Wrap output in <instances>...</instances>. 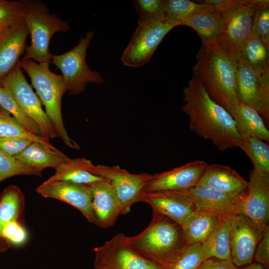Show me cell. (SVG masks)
<instances>
[{
	"mask_svg": "<svg viewBox=\"0 0 269 269\" xmlns=\"http://www.w3.org/2000/svg\"><path fill=\"white\" fill-rule=\"evenodd\" d=\"M183 92L182 111L189 118L191 131L221 151L238 147L242 137L236 121L209 96L200 80L193 75Z\"/></svg>",
	"mask_w": 269,
	"mask_h": 269,
	"instance_id": "obj_1",
	"label": "cell"
},
{
	"mask_svg": "<svg viewBox=\"0 0 269 269\" xmlns=\"http://www.w3.org/2000/svg\"><path fill=\"white\" fill-rule=\"evenodd\" d=\"M193 68L209 96L234 118L238 111L236 63L218 42L203 44Z\"/></svg>",
	"mask_w": 269,
	"mask_h": 269,
	"instance_id": "obj_2",
	"label": "cell"
},
{
	"mask_svg": "<svg viewBox=\"0 0 269 269\" xmlns=\"http://www.w3.org/2000/svg\"><path fill=\"white\" fill-rule=\"evenodd\" d=\"M127 239L134 250L163 269L187 245L179 224L153 211L147 227L136 236L127 237Z\"/></svg>",
	"mask_w": 269,
	"mask_h": 269,
	"instance_id": "obj_3",
	"label": "cell"
},
{
	"mask_svg": "<svg viewBox=\"0 0 269 269\" xmlns=\"http://www.w3.org/2000/svg\"><path fill=\"white\" fill-rule=\"evenodd\" d=\"M19 64L30 77L58 137L68 147L79 149V144L68 135L63 121L62 99L67 89L62 75L53 73L48 63H37L32 59L23 58Z\"/></svg>",
	"mask_w": 269,
	"mask_h": 269,
	"instance_id": "obj_4",
	"label": "cell"
},
{
	"mask_svg": "<svg viewBox=\"0 0 269 269\" xmlns=\"http://www.w3.org/2000/svg\"><path fill=\"white\" fill-rule=\"evenodd\" d=\"M22 17L25 21L31 43L25 49L23 57L38 63L51 62L52 55L49 46L52 36L56 32H66L70 28L67 21L55 13H50L47 5L36 0H24Z\"/></svg>",
	"mask_w": 269,
	"mask_h": 269,
	"instance_id": "obj_5",
	"label": "cell"
},
{
	"mask_svg": "<svg viewBox=\"0 0 269 269\" xmlns=\"http://www.w3.org/2000/svg\"><path fill=\"white\" fill-rule=\"evenodd\" d=\"M94 35L93 31H89L78 44L69 51L60 55H52L51 63L61 71L67 92L70 95L83 93L89 83L103 82L102 75L92 70L86 61L87 48Z\"/></svg>",
	"mask_w": 269,
	"mask_h": 269,
	"instance_id": "obj_6",
	"label": "cell"
},
{
	"mask_svg": "<svg viewBox=\"0 0 269 269\" xmlns=\"http://www.w3.org/2000/svg\"><path fill=\"white\" fill-rule=\"evenodd\" d=\"M256 9L239 0L234 6L222 12V23L218 43L235 62L244 57L245 46L251 36Z\"/></svg>",
	"mask_w": 269,
	"mask_h": 269,
	"instance_id": "obj_7",
	"label": "cell"
},
{
	"mask_svg": "<svg viewBox=\"0 0 269 269\" xmlns=\"http://www.w3.org/2000/svg\"><path fill=\"white\" fill-rule=\"evenodd\" d=\"M0 86L9 93L24 113L38 125L43 136L49 139L58 137L53 125L42 108L39 97L23 74L19 62L0 80Z\"/></svg>",
	"mask_w": 269,
	"mask_h": 269,
	"instance_id": "obj_8",
	"label": "cell"
},
{
	"mask_svg": "<svg viewBox=\"0 0 269 269\" xmlns=\"http://www.w3.org/2000/svg\"><path fill=\"white\" fill-rule=\"evenodd\" d=\"M89 171L111 184L119 201L121 215L127 214L134 203L140 202L144 187L152 175L146 172L131 173L118 165H95L93 163Z\"/></svg>",
	"mask_w": 269,
	"mask_h": 269,
	"instance_id": "obj_9",
	"label": "cell"
},
{
	"mask_svg": "<svg viewBox=\"0 0 269 269\" xmlns=\"http://www.w3.org/2000/svg\"><path fill=\"white\" fill-rule=\"evenodd\" d=\"M174 27L163 21H138L121 57L124 65L139 67L146 64L165 35Z\"/></svg>",
	"mask_w": 269,
	"mask_h": 269,
	"instance_id": "obj_10",
	"label": "cell"
},
{
	"mask_svg": "<svg viewBox=\"0 0 269 269\" xmlns=\"http://www.w3.org/2000/svg\"><path fill=\"white\" fill-rule=\"evenodd\" d=\"M94 251L96 269H163L134 250L122 233L116 235Z\"/></svg>",
	"mask_w": 269,
	"mask_h": 269,
	"instance_id": "obj_11",
	"label": "cell"
},
{
	"mask_svg": "<svg viewBox=\"0 0 269 269\" xmlns=\"http://www.w3.org/2000/svg\"><path fill=\"white\" fill-rule=\"evenodd\" d=\"M266 227L243 214L236 215L230 231V248L231 259L238 268L252 263Z\"/></svg>",
	"mask_w": 269,
	"mask_h": 269,
	"instance_id": "obj_12",
	"label": "cell"
},
{
	"mask_svg": "<svg viewBox=\"0 0 269 269\" xmlns=\"http://www.w3.org/2000/svg\"><path fill=\"white\" fill-rule=\"evenodd\" d=\"M245 194L239 207L243 214L258 224L266 227L269 220V175L251 170Z\"/></svg>",
	"mask_w": 269,
	"mask_h": 269,
	"instance_id": "obj_13",
	"label": "cell"
},
{
	"mask_svg": "<svg viewBox=\"0 0 269 269\" xmlns=\"http://www.w3.org/2000/svg\"><path fill=\"white\" fill-rule=\"evenodd\" d=\"M45 198L64 202L80 211L88 221L95 224L92 209V194L88 185L67 181H45L36 189Z\"/></svg>",
	"mask_w": 269,
	"mask_h": 269,
	"instance_id": "obj_14",
	"label": "cell"
},
{
	"mask_svg": "<svg viewBox=\"0 0 269 269\" xmlns=\"http://www.w3.org/2000/svg\"><path fill=\"white\" fill-rule=\"evenodd\" d=\"M208 165L205 161L196 160L172 169L152 175L143 191H180L188 189L197 184Z\"/></svg>",
	"mask_w": 269,
	"mask_h": 269,
	"instance_id": "obj_15",
	"label": "cell"
},
{
	"mask_svg": "<svg viewBox=\"0 0 269 269\" xmlns=\"http://www.w3.org/2000/svg\"><path fill=\"white\" fill-rule=\"evenodd\" d=\"M194 205L196 210L208 212L219 217L238 214L242 198L227 194L218 190L201 185L179 191Z\"/></svg>",
	"mask_w": 269,
	"mask_h": 269,
	"instance_id": "obj_16",
	"label": "cell"
},
{
	"mask_svg": "<svg viewBox=\"0 0 269 269\" xmlns=\"http://www.w3.org/2000/svg\"><path fill=\"white\" fill-rule=\"evenodd\" d=\"M237 93L240 102L255 108L269 124V100L265 97L260 82L245 58L235 62Z\"/></svg>",
	"mask_w": 269,
	"mask_h": 269,
	"instance_id": "obj_17",
	"label": "cell"
},
{
	"mask_svg": "<svg viewBox=\"0 0 269 269\" xmlns=\"http://www.w3.org/2000/svg\"><path fill=\"white\" fill-rule=\"evenodd\" d=\"M140 202L147 203L153 212L164 215L180 225L196 210L193 203L185 195L177 191H143Z\"/></svg>",
	"mask_w": 269,
	"mask_h": 269,
	"instance_id": "obj_18",
	"label": "cell"
},
{
	"mask_svg": "<svg viewBox=\"0 0 269 269\" xmlns=\"http://www.w3.org/2000/svg\"><path fill=\"white\" fill-rule=\"evenodd\" d=\"M88 185L92 191L95 224L102 228L112 226L121 215L120 204L113 187L104 178Z\"/></svg>",
	"mask_w": 269,
	"mask_h": 269,
	"instance_id": "obj_19",
	"label": "cell"
},
{
	"mask_svg": "<svg viewBox=\"0 0 269 269\" xmlns=\"http://www.w3.org/2000/svg\"><path fill=\"white\" fill-rule=\"evenodd\" d=\"M29 31L22 17L11 25L0 38V80L18 64L25 50Z\"/></svg>",
	"mask_w": 269,
	"mask_h": 269,
	"instance_id": "obj_20",
	"label": "cell"
},
{
	"mask_svg": "<svg viewBox=\"0 0 269 269\" xmlns=\"http://www.w3.org/2000/svg\"><path fill=\"white\" fill-rule=\"evenodd\" d=\"M248 184V181L230 167L212 164L207 165L197 184L208 186L231 196L241 197L245 194Z\"/></svg>",
	"mask_w": 269,
	"mask_h": 269,
	"instance_id": "obj_21",
	"label": "cell"
},
{
	"mask_svg": "<svg viewBox=\"0 0 269 269\" xmlns=\"http://www.w3.org/2000/svg\"><path fill=\"white\" fill-rule=\"evenodd\" d=\"M13 157L22 164L41 173L46 168L56 169L68 158L60 150H51L36 141H32Z\"/></svg>",
	"mask_w": 269,
	"mask_h": 269,
	"instance_id": "obj_22",
	"label": "cell"
},
{
	"mask_svg": "<svg viewBox=\"0 0 269 269\" xmlns=\"http://www.w3.org/2000/svg\"><path fill=\"white\" fill-rule=\"evenodd\" d=\"M221 218L196 210L191 213L181 225L187 244H202L205 242Z\"/></svg>",
	"mask_w": 269,
	"mask_h": 269,
	"instance_id": "obj_23",
	"label": "cell"
},
{
	"mask_svg": "<svg viewBox=\"0 0 269 269\" xmlns=\"http://www.w3.org/2000/svg\"><path fill=\"white\" fill-rule=\"evenodd\" d=\"M268 48L259 38L251 36L244 50V58L258 77L265 97L269 100V57Z\"/></svg>",
	"mask_w": 269,
	"mask_h": 269,
	"instance_id": "obj_24",
	"label": "cell"
},
{
	"mask_svg": "<svg viewBox=\"0 0 269 269\" xmlns=\"http://www.w3.org/2000/svg\"><path fill=\"white\" fill-rule=\"evenodd\" d=\"M236 215L222 217L208 239L201 244L205 260L210 258L219 259L231 258L230 231Z\"/></svg>",
	"mask_w": 269,
	"mask_h": 269,
	"instance_id": "obj_25",
	"label": "cell"
},
{
	"mask_svg": "<svg viewBox=\"0 0 269 269\" xmlns=\"http://www.w3.org/2000/svg\"><path fill=\"white\" fill-rule=\"evenodd\" d=\"M92 162L85 158H70L60 165L55 173L46 181L62 180L89 185L104 178L93 174L89 171Z\"/></svg>",
	"mask_w": 269,
	"mask_h": 269,
	"instance_id": "obj_26",
	"label": "cell"
},
{
	"mask_svg": "<svg viewBox=\"0 0 269 269\" xmlns=\"http://www.w3.org/2000/svg\"><path fill=\"white\" fill-rule=\"evenodd\" d=\"M222 23V12L215 10L198 14L180 21L178 25L193 29L201 39L202 43L218 42Z\"/></svg>",
	"mask_w": 269,
	"mask_h": 269,
	"instance_id": "obj_27",
	"label": "cell"
},
{
	"mask_svg": "<svg viewBox=\"0 0 269 269\" xmlns=\"http://www.w3.org/2000/svg\"><path fill=\"white\" fill-rule=\"evenodd\" d=\"M25 197L17 185L6 187L0 195V231L8 223L18 220L24 222Z\"/></svg>",
	"mask_w": 269,
	"mask_h": 269,
	"instance_id": "obj_28",
	"label": "cell"
},
{
	"mask_svg": "<svg viewBox=\"0 0 269 269\" xmlns=\"http://www.w3.org/2000/svg\"><path fill=\"white\" fill-rule=\"evenodd\" d=\"M234 119L242 137L252 136L269 141V132L267 126L255 108L240 102L238 111Z\"/></svg>",
	"mask_w": 269,
	"mask_h": 269,
	"instance_id": "obj_29",
	"label": "cell"
},
{
	"mask_svg": "<svg viewBox=\"0 0 269 269\" xmlns=\"http://www.w3.org/2000/svg\"><path fill=\"white\" fill-rule=\"evenodd\" d=\"M216 10L212 5L189 0H165L163 21L178 26L181 20L202 13Z\"/></svg>",
	"mask_w": 269,
	"mask_h": 269,
	"instance_id": "obj_30",
	"label": "cell"
},
{
	"mask_svg": "<svg viewBox=\"0 0 269 269\" xmlns=\"http://www.w3.org/2000/svg\"><path fill=\"white\" fill-rule=\"evenodd\" d=\"M238 147L250 158L255 170L269 175V146L266 142L255 136L244 135Z\"/></svg>",
	"mask_w": 269,
	"mask_h": 269,
	"instance_id": "obj_31",
	"label": "cell"
},
{
	"mask_svg": "<svg viewBox=\"0 0 269 269\" xmlns=\"http://www.w3.org/2000/svg\"><path fill=\"white\" fill-rule=\"evenodd\" d=\"M0 137L25 138L41 143L53 151H59L54 146L49 139L34 135L25 130L6 110L0 107Z\"/></svg>",
	"mask_w": 269,
	"mask_h": 269,
	"instance_id": "obj_32",
	"label": "cell"
},
{
	"mask_svg": "<svg viewBox=\"0 0 269 269\" xmlns=\"http://www.w3.org/2000/svg\"><path fill=\"white\" fill-rule=\"evenodd\" d=\"M204 260L201 244L186 245L163 269H197Z\"/></svg>",
	"mask_w": 269,
	"mask_h": 269,
	"instance_id": "obj_33",
	"label": "cell"
},
{
	"mask_svg": "<svg viewBox=\"0 0 269 269\" xmlns=\"http://www.w3.org/2000/svg\"><path fill=\"white\" fill-rule=\"evenodd\" d=\"M0 107L8 112L27 131L36 135L42 136L38 125L24 113L9 93L1 86Z\"/></svg>",
	"mask_w": 269,
	"mask_h": 269,
	"instance_id": "obj_34",
	"label": "cell"
},
{
	"mask_svg": "<svg viewBox=\"0 0 269 269\" xmlns=\"http://www.w3.org/2000/svg\"><path fill=\"white\" fill-rule=\"evenodd\" d=\"M28 238L27 232L24 222L18 220L6 224L0 231V252H3L11 246H20Z\"/></svg>",
	"mask_w": 269,
	"mask_h": 269,
	"instance_id": "obj_35",
	"label": "cell"
},
{
	"mask_svg": "<svg viewBox=\"0 0 269 269\" xmlns=\"http://www.w3.org/2000/svg\"><path fill=\"white\" fill-rule=\"evenodd\" d=\"M134 6L138 14V21H163V0H135Z\"/></svg>",
	"mask_w": 269,
	"mask_h": 269,
	"instance_id": "obj_36",
	"label": "cell"
},
{
	"mask_svg": "<svg viewBox=\"0 0 269 269\" xmlns=\"http://www.w3.org/2000/svg\"><path fill=\"white\" fill-rule=\"evenodd\" d=\"M21 175L41 176L42 173L22 164L13 157L0 150V182L8 178Z\"/></svg>",
	"mask_w": 269,
	"mask_h": 269,
	"instance_id": "obj_37",
	"label": "cell"
},
{
	"mask_svg": "<svg viewBox=\"0 0 269 269\" xmlns=\"http://www.w3.org/2000/svg\"><path fill=\"white\" fill-rule=\"evenodd\" d=\"M251 36L260 39L269 48V7L256 9Z\"/></svg>",
	"mask_w": 269,
	"mask_h": 269,
	"instance_id": "obj_38",
	"label": "cell"
},
{
	"mask_svg": "<svg viewBox=\"0 0 269 269\" xmlns=\"http://www.w3.org/2000/svg\"><path fill=\"white\" fill-rule=\"evenodd\" d=\"M24 1L0 0V25L12 24L21 18Z\"/></svg>",
	"mask_w": 269,
	"mask_h": 269,
	"instance_id": "obj_39",
	"label": "cell"
},
{
	"mask_svg": "<svg viewBox=\"0 0 269 269\" xmlns=\"http://www.w3.org/2000/svg\"><path fill=\"white\" fill-rule=\"evenodd\" d=\"M32 141L25 138L0 137V150L8 156L14 157L21 152Z\"/></svg>",
	"mask_w": 269,
	"mask_h": 269,
	"instance_id": "obj_40",
	"label": "cell"
},
{
	"mask_svg": "<svg viewBox=\"0 0 269 269\" xmlns=\"http://www.w3.org/2000/svg\"><path fill=\"white\" fill-rule=\"evenodd\" d=\"M255 261L265 269H269V225L265 227L254 256Z\"/></svg>",
	"mask_w": 269,
	"mask_h": 269,
	"instance_id": "obj_41",
	"label": "cell"
},
{
	"mask_svg": "<svg viewBox=\"0 0 269 269\" xmlns=\"http://www.w3.org/2000/svg\"><path fill=\"white\" fill-rule=\"evenodd\" d=\"M197 269H239L231 258L219 259L210 258L204 260Z\"/></svg>",
	"mask_w": 269,
	"mask_h": 269,
	"instance_id": "obj_42",
	"label": "cell"
},
{
	"mask_svg": "<svg viewBox=\"0 0 269 269\" xmlns=\"http://www.w3.org/2000/svg\"><path fill=\"white\" fill-rule=\"evenodd\" d=\"M198 1L212 5L217 11L222 12L237 4L239 0H204Z\"/></svg>",
	"mask_w": 269,
	"mask_h": 269,
	"instance_id": "obj_43",
	"label": "cell"
},
{
	"mask_svg": "<svg viewBox=\"0 0 269 269\" xmlns=\"http://www.w3.org/2000/svg\"><path fill=\"white\" fill-rule=\"evenodd\" d=\"M249 5L256 9H264L269 7L268 0H247Z\"/></svg>",
	"mask_w": 269,
	"mask_h": 269,
	"instance_id": "obj_44",
	"label": "cell"
},
{
	"mask_svg": "<svg viewBox=\"0 0 269 269\" xmlns=\"http://www.w3.org/2000/svg\"><path fill=\"white\" fill-rule=\"evenodd\" d=\"M240 269H265L261 265L257 263H251L248 265L244 266Z\"/></svg>",
	"mask_w": 269,
	"mask_h": 269,
	"instance_id": "obj_45",
	"label": "cell"
},
{
	"mask_svg": "<svg viewBox=\"0 0 269 269\" xmlns=\"http://www.w3.org/2000/svg\"><path fill=\"white\" fill-rule=\"evenodd\" d=\"M16 22V21H15ZM12 24L0 25V38Z\"/></svg>",
	"mask_w": 269,
	"mask_h": 269,
	"instance_id": "obj_46",
	"label": "cell"
}]
</instances>
